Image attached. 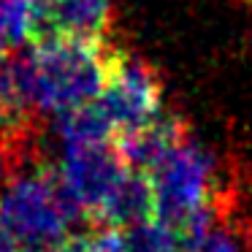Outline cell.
<instances>
[{
	"label": "cell",
	"mask_w": 252,
	"mask_h": 252,
	"mask_svg": "<svg viewBox=\"0 0 252 252\" xmlns=\"http://www.w3.org/2000/svg\"><path fill=\"white\" fill-rule=\"evenodd\" d=\"M57 252H95V250H93V244H90L87 236H79V239H73V236H71V239H68Z\"/></svg>",
	"instance_id": "obj_13"
},
{
	"label": "cell",
	"mask_w": 252,
	"mask_h": 252,
	"mask_svg": "<svg viewBox=\"0 0 252 252\" xmlns=\"http://www.w3.org/2000/svg\"><path fill=\"white\" fill-rule=\"evenodd\" d=\"M109 38H52L30 44V57L38 79V109L44 117H55L73 106L90 103L106 84Z\"/></svg>",
	"instance_id": "obj_3"
},
{
	"label": "cell",
	"mask_w": 252,
	"mask_h": 252,
	"mask_svg": "<svg viewBox=\"0 0 252 252\" xmlns=\"http://www.w3.org/2000/svg\"><path fill=\"white\" fill-rule=\"evenodd\" d=\"M147 176L152 182L155 217L176 225L185 239L220 217V163L190 133H185Z\"/></svg>",
	"instance_id": "obj_1"
},
{
	"label": "cell",
	"mask_w": 252,
	"mask_h": 252,
	"mask_svg": "<svg viewBox=\"0 0 252 252\" xmlns=\"http://www.w3.org/2000/svg\"><path fill=\"white\" fill-rule=\"evenodd\" d=\"M117 133L155 120L163 106L160 73L144 57H136L111 44L106 57V84L95 98Z\"/></svg>",
	"instance_id": "obj_4"
},
{
	"label": "cell",
	"mask_w": 252,
	"mask_h": 252,
	"mask_svg": "<svg viewBox=\"0 0 252 252\" xmlns=\"http://www.w3.org/2000/svg\"><path fill=\"white\" fill-rule=\"evenodd\" d=\"M185 252H252L250 241L233 230L230 225L220 222V217L203 230L192 233L185 244Z\"/></svg>",
	"instance_id": "obj_11"
},
{
	"label": "cell",
	"mask_w": 252,
	"mask_h": 252,
	"mask_svg": "<svg viewBox=\"0 0 252 252\" xmlns=\"http://www.w3.org/2000/svg\"><path fill=\"white\" fill-rule=\"evenodd\" d=\"M79 212L63 195L55 165L33 163L8 174L0 190V230L22 252H57L73 233Z\"/></svg>",
	"instance_id": "obj_2"
},
{
	"label": "cell",
	"mask_w": 252,
	"mask_h": 252,
	"mask_svg": "<svg viewBox=\"0 0 252 252\" xmlns=\"http://www.w3.org/2000/svg\"><path fill=\"white\" fill-rule=\"evenodd\" d=\"M155 214V195L152 182L144 171L127 168L120 176L111 192L103 198V203L95 212V220L100 225H114V228H130L141 220Z\"/></svg>",
	"instance_id": "obj_8"
},
{
	"label": "cell",
	"mask_w": 252,
	"mask_h": 252,
	"mask_svg": "<svg viewBox=\"0 0 252 252\" xmlns=\"http://www.w3.org/2000/svg\"><path fill=\"white\" fill-rule=\"evenodd\" d=\"M187 133V125L179 117H155V120L144 122L138 127L122 130L114 136L117 152H120L122 163L133 171H149L171 152L176 141Z\"/></svg>",
	"instance_id": "obj_7"
},
{
	"label": "cell",
	"mask_w": 252,
	"mask_h": 252,
	"mask_svg": "<svg viewBox=\"0 0 252 252\" xmlns=\"http://www.w3.org/2000/svg\"><path fill=\"white\" fill-rule=\"evenodd\" d=\"M8 55H11V52H8V49H6V46L0 44V65H3V63H6V60H8Z\"/></svg>",
	"instance_id": "obj_15"
},
{
	"label": "cell",
	"mask_w": 252,
	"mask_h": 252,
	"mask_svg": "<svg viewBox=\"0 0 252 252\" xmlns=\"http://www.w3.org/2000/svg\"><path fill=\"white\" fill-rule=\"evenodd\" d=\"M127 171L111 141L93 144H68L60 147V160L55 165V176L63 195L68 198L79 217H95L103 198Z\"/></svg>",
	"instance_id": "obj_5"
},
{
	"label": "cell",
	"mask_w": 252,
	"mask_h": 252,
	"mask_svg": "<svg viewBox=\"0 0 252 252\" xmlns=\"http://www.w3.org/2000/svg\"><path fill=\"white\" fill-rule=\"evenodd\" d=\"M0 252H22V250L17 247V241H14L11 236L0 230Z\"/></svg>",
	"instance_id": "obj_14"
},
{
	"label": "cell",
	"mask_w": 252,
	"mask_h": 252,
	"mask_svg": "<svg viewBox=\"0 0 252 252\" xmlns=\"http://www.w3.org/2000/svg\"><path fill=\"white\" fill-rule=\"evenodd\" d=\"M111 30V0H33L30 44L52 38L103 41Z\"/></svg>",
	"instance_id": "obj_6"
},
{
	"label": "cell",
	"mask_w": 252,
	"mask_h": 252,
	"mask_svg": "<svg viewBox=\"0 0 252 252\" xmlns=\"http://www.w3.org/2000/svg\"><path fill=\"white\" fill-rule=\"evenodd\" d=\"M33 0H0V44L8 52L30 41Z\"/></svg>",
	"instance_id": "obj_10"
},
{
	"label": "cell",
	"mask_w": 252,
	"mask_h": 252,
	"mask_svg": "<svg viewBox=\"0 0 252 252\" xmlns=\"http://www.w3.org/2000/svg\"><path fill=\"white\" fill-rule=\"evenodd\" d=\"M87 239H90V244H93L95 252H130L127 239H125V230L114 228V225H103L100 230L90 233Z\"/></svg>",
	"instance_id": "obj_12"
},
{
	"label": "cell",
	"mask_w": 252,
	"mask_h": 252,
	"mask_svg": "<svg viewBox=\"0 0 252 252\" xmlns=\"http://www.w3.org/2000/svg\"><path fill=\"white\" fill-rule=\"evenodd\" d=\"M122 230H125L130 252H185V244H187L185 233L176 225L165 222L155 214Z\"/></svg>",
	"instance_id": "obj_9"
}]
</instances>
